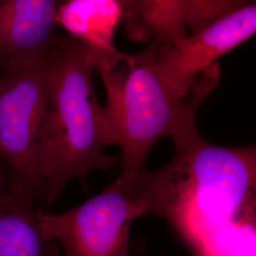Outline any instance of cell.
Segmentation results:
<instances>
[{
    "instance_id": "1",
    "label": "cell",
    "mask_w": 256,
    "mask_h": 256,
    "mask_svg": "<svg viewBox=\"0 0 256 256\" xmlns=\"http://www.w3.org/2000/svg\"><path fill=\"white\" fill-rule=\"evenodd\" d=\"M173 142L172 160L138 178L136 198L149 214L166 220L194 256H214L229 232L254 236L256 146L214 144L198 126Z\"/></svg>"
},
{
    "instance_id": "2",
    "label": "cell",
    "mask_w": 256,
    "mask_h": 256,
    "mask_svg": "<svg viewBox=\"0 0 256 256\" xmlns=\"http://www.w3.org/2000/svg\"><path fill=\"white\" fill-rule=\"evenodd\" d=\"M95 57L82 40L59 34L50 50L46 108L37 138L48 204L75 178L120 164L119 156L104 152L119 140L110 111L95 92Z\"/></svg>"
},
{
    "instance_id": "3",
    "label": "cell",
    "mask_w": 256,
    "mask_h": 256,
    "mask_svg": "<svg viewBox=\"0 0 256 256\" xmlns=\"http://www.w3.org/2000/svg\"><path fill=\"white\" fill-rule=\"evenodd\" d=\"M155 43L138 54H120L96 68L104 82L110 111L118 134L124 192L136 198L138 176L152 148L162 138L172 140L196 126L200 102L214 84H205L192 101H176L156 70Z\"/></svg>"
},
{
    "instance_id": "4",
    "label": "cell",
    "mask_w": 256,
    "mask_h": 256,
    "mask_svg": "<svg viewBox=\"0 0 256 256\" xmlns=\"http://www.w3.org/2000/svg\"><path fill=\"white\" fill-rule=\"evenodd\" d=\"M50 50L0 72V156L10 172L12 196L32 205L45 200L37 138L46 108Z\"/></svg>"
},
{
    "instance_id": "5",
    "label": "cell",
    "mask_w": 256,
    "mask_h": 256,
    "mask_svg": "<svg viewBox=\"0 0 256 256\" xmlns=\"http://www.w3.org/2000/svg\"><path fill=\"white\" fill-rule=\"evenodd\" d=\"M146 216V203L126 196L119 178L63 214L38 210L43 238L48 243H58L66 256H132L130 229Z\"/></svg>"
},
{
    "instance_id": "6",
    "label": "cell",
    "mask_w": 256,
    "mask_h": 256,
    "mask_svg": "<svg viewBox=\"0 0 256 256\" xmlns=\"http://www.w3.org/2000/svg\"><path fill=\"white\" fill-rule=\"evenodd\" d=\"M256 32V1H247L242 7L176 45L153 42L156 70L170 96L176 101H185L200 74Z\"/></svg>"
},
{
    "instance_id": "7",
    "label": "cell",
    "mask_w": 256,
    "mask_h": 256,
    "mask_svg": "<svg viewBox=\"0 0 256 256\" xmlns=\"http://www.w3.org/2000/svg\"><path fill=\"white\" fill-rule=\"evenodd\" d=\"M130 40L176 45L247 3L241 0L120 1Z\"/></svg>"
},
{
    "instance_id": "8",
    "label": "cell",
    "mask_w": 256,
    "mask_h": 256,
    "mask_svg": "<svg viewBox=\"0 0 256 256\" xmlns=\"http://www.w3.org/2000/svg\"><path fill=\"white\" fill-rule=\"evenodd\" d=\"M61 5L54 0H0V72L54 46Z\"/></svg>"
},
{
    "instance_id": "9",
    "label": "cell",
    "mask_w": 256,
    "mask_h": 256,
    "mask_svg": "<svg viewBox=\"0 0 256 256\" xmlns=\"http://www.w3.org/2000/svg\"><path fill=\"white\" fill-rule=\"evenodd\" d=\"M70 34L79 38L95 56H110L118 52L113 36L122 20L120 1H77L60 6L58 22Z\"/></svg>"
},
{
    "instance_id": "10",
    "label": "cell",
    "mask_w": 256,
    "mask_h": 256,
    "mask_svg": "<svg viewBox=\"0 0 256 256\" xmlns=\"http://www.w3.org/2000/svg\"><path fill=\"white\" fill-rule=\"evenodd\" d=\"M36 205L10 196L0 204V256H57L43 238Z\"/></svg>"
},
{
    "instance_id": "11",
    "label": "cell",
    "mask_w": 256,
    "mask_h": 256,
    "mask_svg": "<svg viewBox=\"0 0 256 256\" xmlns=\"http://www.w3.org/2000/svg\"><path fill=\"white\" fill-rule=\"evenodd\" d=\"M12 194V176L9 167L0 156V204L5 202Z\"/></svg>"
}]
</instances>
